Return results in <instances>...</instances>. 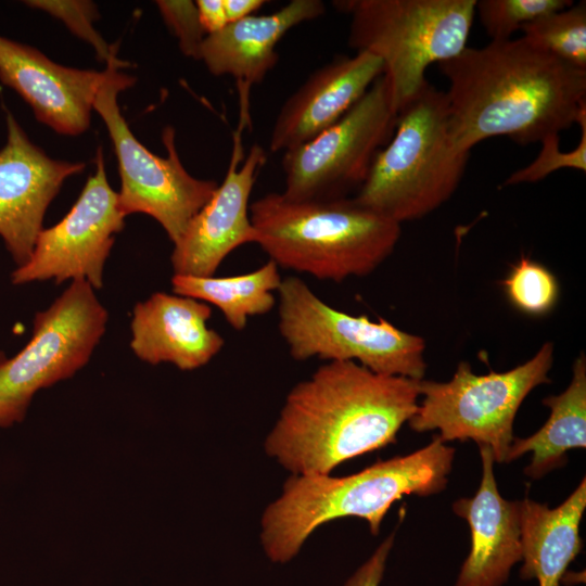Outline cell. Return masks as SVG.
I'll use <instances>...</instances> for the list:
<instances>
[{"mask_svg": "<svg viewBox=\"0 0 586 586\" xmlns=\"http://www.w3.org/2000/svg\"><path fill=\"white\" fill-rule=\"evenodd\" d=\"M440 68L449 82V129L467 151L498 136L521 144L542 141L586 110V71L523 37L467 47Z\"/></svg>", "mask_w": 586, "mask_h": 586, "instance_id": "6da1fadb", "label": "cell"}, {"mask_svg": "<svg viewBox=\"0 0 586 586\" xmlns=\"http://www.w3.org/2000/svg\"><path fill=\"white\" fill-rule=\"evenodd\" d=\"M419 381L328 361L288 393L264 449L292 475L330 474L396 442L418 409Z\"/></svg>", "mask_w": 586, "mask_h": 586, "instance_id": "7a4b0ae2", "label": "cell"}, {"mask_svg": "<svg viewBox=\"0 0 586 586\" xmlns=\"http://www.w3.org/2000/svg\"><path fill=\"white\" fill-rule=\"evenodd\" d=\"M455 448L435 434L421 449L345 475H291L260 520L266 557L284 564L321 525L346 517L366 520L378 535L391 506L404 496H430L447 485Z\"/></svg>", "mask_w": 586, "mask_h": 586, "instance_id": "3957f363", "label": "cell"}, {"mask_svg": "<svg viewBox=\"0 0 586 586\" xmlns=\"http://www.w3.org/2000/svg\"><path fill=\"white\" fill-rule=\"evenodd\" d=\"M250 217L269 260L334 282L370 275L400 237L399 224L353 198L294 201L271 192L250 204Z\"/></svg>", "mask_w": 586, "mask_h": 586, "instance_id": "277c9868", "label": "cell"}, {"mask_svg": "<svg viewBox=\"0 0 586 586\" xmlns=\"http://www.w3.org/2000/svg\"><path fill=\"white\" fill-rule=\"evenodd\" d=\"M469 154L451 136L446 93L428 82L398 112L390 141L353 199L399 225L419 219L454 194Z\"/></svg>", "mask_w": 586, "mask_h": 586, "instance_id": "5b68a950", "label": "cell"}, {"mask_svg": "<svg viewBox=\"0 0 586 586\" xmlns=\"http://www.w3.org/2000/svg\"><path fill=\"white\" fill-rule=\"evenodd\" d=\"M348 44L378 56L398 112L426 85L425 69L467 48L476 0H345Z\"/></svg>", "mask_w": 586, "mask_h": 586, "instance_id": "8992f818", "label": "cell"}, {"mask_svg": "<svg viewBox=\"0 0 586 586\" xmlns=\"http://www.w3.org/2000/svg\"><path fill=\"white\" fill-rule=\"evenodd\" d=\"M552 364L551 342L505 372L479 375L469 362L460 361L447 382L419 381L422 400L409 426L418 433L437 430L444 443L471 440L488 446L495 462H507L515 415L535 387L550 382Z\"/></svg>", "mask_w": 586, "mask_h": 586, "instance_id": "52a82bcc", "label": "cell"}, {"mask_svg": "<svg viewBox=\"0 0 586 586\" xmlns=\"http://www.w3.org/2000/svg\"><path fill=\"white\" fill-rule=\"evenodd\" d=\"M278 295L279 332L295 360L355 361L380 374L424 378L421 336L337 310L296 276L282 279Z\"/></svg>", "mask_w": 586, "mask_h": 586, "instance_id": "ba28073f", "label": "cell"}, {"mask_svg": "<svg viewBox=\"0 0 586 586\" xmlns=\"http://www.w3.org/2000/svg\"><path fill=\"white\" fill-rule=\"evenodd\" d=\"M111 71L101 87L93 110L102 117L112 140L120 176L118 203L125 216L142 213L153 217L175 244L191 219L207 203L218 183L191 176L183 167L175 145V130L166 127L162 140L167 156L149 151L123 117L117 95L136 79L119 71L126 63L113 54L106 62Z\"/></svg>", "mask_w": 586, "mask_h": 586, "instance_id": "9c48e42d", "label": "cell"}, {"mask_svg": "<svg viewBox=\"0 0 586 586\" xmlns=\"http://www.w3.org/2000/svg\"><path fill=\"white\" fill-rule=\"evenodd\" d=\"M109 319L86 280H73L34 319L30 341L14 357H0V426L23 420L34 394L72 377L89 360Z\"/></svg>", "mask_w": 586, "mask_h": 586, "instance_id": "30bf717a", "label": "cell"}, {"mask_svg": "<svg viewBox=\"0 0 586 586\" xmlns=\"http://www.w3.org/2000/svg\"><path fill=\"white\" fill-rule=\"evenodd\" d=\"M391 88L382 74L337 122L284 151V196L294 201L348 198L365 182L377 153L396 126Z\"/></svg>", "mask_w": 586, "mask_h": 586, "instance_id": "8fae6325", "label": "cell"}, {"mask_svg": "<svg viewBox=\"0 0 586 586\" xmlns=\"http://www.w3.org/2000/svg\"><path fill=\"white\" fill-rule=\"evenodd\" d=\"M125 215L118 194L110 186L102 149L90 176L66 216L39 233L26 264L11 273L13 284L54 280H86L93 289L103 284V269Z\"/></svg>", "mask_w": 586, "mask_h": 586, "instance_id": "7c38bea8", "label": "cell"}, {"mask_svg": "<svg viewBox=\"0 0 586 586\" xmlns=\"http://www.w3.org/2000/svg\"><path fill=\"white\" fill-rule=\"evenodd\" d=\"M240 132L234 133L229 166L207 203L191 219L170 256L174 275L211 277L237 247L256 242L250 195L264 167L265 150L254 144L243 158Z\"/></svg>", "mask_w": 586, "mask_h": 586, "instance_id": "4fadbf2b", "label": "cell"}, {"mask_svg": "<svg viewBox=\"0 0 586 586\" xmlns=\"http://www.w3.org/2000/svg\"><path fill=\"white\" fill-rule=\"evenodd\" d=\"M0 150V237L17 267L29 259L48 206L63 182L85 169L82 162L49 157L7 113Z\"/></svg>", "mask_w": 586, "mask_h": 586, "instance_id": "5bb4252c", "label": "cell"}, {"mask_svg": "<svg viewBox=\"0 0 586 586\" xmlns=\"http://www.w3.org/2000/svg\"><path fill=\"white\" fill-rule=\"evenodd\" d=\"M110 71L109 63L103 72L67 67L34 47L0 36V81L60 135L78 136L88 129L93 102Z\"/></svg>", "mask_w": 586, "mask_h": 586, "instance_id": "9a60e30c", "label": "cell"}, {"mask_svg": "<svg viewBox=\"0 0 586 586\" xmlns=\"http://www.w3.org/2000/svg\"><path fill=\"white\" fill-rule=\"evenodd\" d=\"M384 73L369 52L337 56L315 71L284 102L273 124L269 150L286 151L337 122Z\"/></svg>", "mask_w": 586, "mask_h": 586, "instance_id": "2e32d148", "label": "cell"}, {"mask_svg": "<svg viewBox=\"0 0 586 586\" xmlns=\"http://www.w3.org/2000/svg\"><path fill=\"white\" fill-rule=\"evenodd\" d=\"M479 449V489L472 497L453 504L454 512L467 521L471 534L470 550L454 586H502L522 559L519 501L501 497L492 449L485 445Z\"/></svg>", "mask_w": 586, "mask_h": 586, "instance_id": "e0dca14e", "label": "cell"}, {"mask_svg": "<svg viewBox=\"0 0 586 586\" xmlns=\"http://www.w3.org/2000/svg\"><path fill=\"white\" fill-rule=\"evenodd\" d=\"M211 307L201 301L164 292L137 303L130 347L141 360L169 362L180 370L206 365L224 347V337L208 328Z\"/></svg>", "mask_w": 586, "mask_h": 586, "instance_id": "ac0fdd59", "label": "cell"}, {"mask_svg": "<svg viewBox=\"0 0 586 586\" xmlns=\"http://www.w3.org/2000/svg\"><path fill=\"white\" fill-rule=\"evenodd\" d=\"M323 13L321 0H292L271 14L228 23L204 38L199 60L215 76L234 77L245 102L250 87L260 84L276 66V47L280 39L291 28Z\"/></svg>", "mask_w": 586, "mask_h": 586, "instance_id": "d6986e66", "label": "cell"}, {"mask_svg": "<svg viewBox=\"0 0 586 586\" xmlns=\"http://www.w3.org/2000/svg\"><path fill=\"white\" fill-rule=\"evenodd\" d=\"M522 566L520 578L560 586L583 548L579 525L586 508V479L556 508L528 497L519 501Z\"/></svg>", "mask_w": 586, "mask_h": 586, "instance_id": "ffe728a7", "label": "cell"}, {"mask_svg": "<svg viewBox=\"0 0 586 586\" xmlns=\"http://www.w3.org/2000/svg\"><path fill=\"white\" fill-rule=\"evenodd\" d=\"M550 409L545 424L525 438L513 440L507 462L532 453L525 467L526 476L537 480L550 471L563 467L566 454L573 448L586 447V358L581 353L572 367L569 386L559 395L543 399Z\"/></svg>", "mask_w": 586, "mask_h": 586, "instance_id": "44dd1931", "label": "cell"}, {"mask_svg": "<svg viewBox=\"0 0 586 586\" xmlns=\"http://www.w3.org/2000/svg\"><path fill=\"white\" fill-rule=\"evenodd\" d=\"M282 278L279 267L268 260L254 271L231 277H193L174 275L173 292L216 306L234 330H243L250 317L269 313L273 292Z\"/></svg>", "mask_w": 586, "mask_h": 586, "instance_id": "7402d4cb", "label": "cell"}, {"mask_svg": "<svg viewBox=\"0 0 586 586\" xmlns=\"http://www.w3.org/2000/svg\"><path fill=\"white\" fill-rule=\"evenodd\" d=\"M521 30L535 48L586 71L585 1L544 15L523 25Z\"/></svg>", "mask_w": 586, "mask_h": 586, "instance_id": "603a6c76", "label": "cell"}, {"mask_svg": "<svg viewBox=\"0 0 586 586\" xmlns=\"http://www.w3.org/2000/svg\"><path fill=\"white\" fill-rule=\"evenodd\" d=\"M511 304L524 314L544 316L553 309L559 297L555 275L540 263L521 257L502 281Z\"/></svg>", "mask_w": 586, "mask_h": 586, "instance_id": "cb8c5ba5", "label": "cell"}, {"mask_svg": "<svg viewBox=\"0 0 586 586\" xmlns=\"http://www.w3.org/2000/svg\"><path fill=\"white\" fill-rule=\"evenodd\" d=\"M572 4L571 0H480L475 11L492 40H507L523 25Z\"/></svg>", "mask_w": 586, "mask_h": 586, "instance_id": "d4e9b609", "label": "cell"}, {"mask_svg": "<svg viewBox=\"0 0 586 586\" xmlns=\"http://www.w3.org/2000/svg\"><path fill=\"white\" fill-rule=\"evenodd\" d=\"M25 3L61 20L73 34L93 47L100 61L107 62L117 52L116 44H109L93 26V22L99 18L93 2L85 0H31L25 1Z\"/></svg>", "mask_w": 586, "mask_h": 586, "instance_id": "484cf974", "label": "cell"}, {"mask_svg": "<svg viewBox=\"0 0 586 586\" xmlns=\"http://www.w3.org/2000/svg\"><path fill=\"white\" fill-rule=\"evenodd\" d=\"M581 126V140L578 145L569 152H562L559 146V135L545 137L538 156L526 167L514 171L504 182L505 186L521 182H536L560 168H575L586 170V110L577 122Z\"/></svg>", "mask_w": 586, "mask_h": 586, "instance_id": "4316f807", "label": "cell"}, {"mask_svg": "<svg viewBox=\"0 0 586 586\" xmlns=\"http://www.w3.org/2000/svg\"><path fill=\"white\" fill-rule=\"evenodd\" d=\"M161 15L174 33L186 56L199 60L204 38L195 2L189 0H158L155 2Z\"/></svg>", "mask_w": 586, "mask_h": 586, "instance_id": "83f0119b", "label": "cell"}, {"mask_svg": "<svg viewBox=\"0 0 586 586\" xmlns=\"http://www.w3.org/2000/svg\"><path fill=\"white\" fill-rule=\"evenodd\" d=\"M395 534H390L372 555L347 578L343 586H380Z\"/></svg>", "mask_w": 586, "mask_h": 586, "instance_id": "f1b7e54d", "label": "cell"}, {"mask_svg": "<svg viewBox=\"0 0 586 586\" xmlns=\"http://www.w3.org/2000/svg\"><path fill=\"white\" fill-rule=\"evenodd\" d=\"M195 5L206 36L221 30L228 24L224 0H198Z\"/></svg>", "mask_w": 586, "mask_h": 586, "instance_id": "f546056e", "label": "cell"}, {"mask_svg": "<svg viewBox=\"0 0 586 586\" xmlns=\"http://www.w3.org/2000/svg\"><path fill=\"white\" fill-rule=\"evenodd\" d=\"M265 3V0H224L228 23L254 15Z\"/></svg>", "mask_w": 586, "mask_h": 586, "instance_id": "4dcf8cb0", "label": "cell"}]
</instances>
